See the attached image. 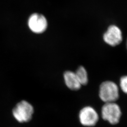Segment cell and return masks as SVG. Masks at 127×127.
Returning a JSON list of instances; mask_svg holds the SVG:
<instances>
[{"mask_svg": "<svg viewBox=\"0 0 127 127\" xmlns=\"http://www.w3.org/2000/svg\"><path fill=\"white\" fill-rule=\"evenodd\" d=\"M99 96L105 103L115 102L119 97L118 86L114 82H103L99 87Z\"/></svg>", "mask_w": 127, "mask_h": 127, "instance_id": "obj_1", "label": "cell"}, {"mask_svg": "<svg viewBox=\"0 0 127 127\" xmlns=\"http://www.w3.org/2000/svg\"><path fill=\"white\" fill-rule=\"evenodd\" d=\"M34 112L32 104L25 100L19 102L12 111L14 117L19 123H27L32 119Z\"/></svg>", "mask_w": 127, "mask_h": 127, "instance_id": "obj_2", "label": "cell"}, {"mask_svg": "<svg viewBox=\"0 0 127 127\" xmlns=\"http://www.w3.org/2000/svg\"><path fill=\"white\" fill-rule=\"evenodd\" d=\"M102 118L110 124L115 125L119 122L122 111L118 104L115 102L105 103L101 109Z\"/></svg>", "mask_w": 127, "mask_h": 127, "instance_id": "obj_3", "label": "cell"}, {"mask_svg": "<svg viewBox=\"0 0 127 127\" xmlns=\"http://www.w3.org/2000/svg\"><path fill=\"white\" fill-rule=\"evenodd\" d=\"M79 117L81 123L87 127L95 126L99 119L96 111L91 106L83 108L80 112Z\"/></svg>", "mask_w": 127, "mask_h": 127, "instance_id": "obj_4", "label": "cell"}, {"mask_svg": "<svg viewBox=\"0 0 127 127\" xmlns=\"http://www.w3.org/2000/svg\"><path fill=\"white\" fill-rule=\"evenodd\" d=\"M28 27L32 32L35 33H41L45 32L48 27L45 17L40 14H32L28 20Z\"/></svg>", "mask_w": 127, "mask_h": 127, "instance_id": "obj_5", "label": "cell"}, {"mask_svg": "<svg viewBox=\"0 0 127 127\" xmlns=\"http://www.w3.org/2000/svg\"><path fill=\"white\" fill-rule=\"evenodd\" d=\"M104 41L109 45L115 46L122 41V33L120 29L116 26H110L103 36Z\"/></svg>", "mask_w": 127, "mask_h": 127, "instance_id": "obj_6", "label": "cell"}, {"mask_svg": "<svg viewBox=\"0 0 127 127\" xmlns=\"http://www.w3.org/2000/svg\"><path fill=\"white\" fill-rule=\"evenodd\" d=\"M64 78L66 86L71 90L77 91L82 86L75 73L74 72L70 71L65 72L64 74Z\"/></svg>", "mask_w": 127, "mask_h": 127, "instance_id": "obj_7", "label": "cell"}, {"mask_svg": "<svg viewBox=\"0 0 127 127\" xmlns=\"http://www.w3.org/2000/svg\"><path fill=\"white\" fill-rule=\"evenodd\" d=\"M75 73L81 84L82 85H86L88 82V76L85 68L81 66L77 69Z\"/></svg>", "mask_w": 127, "mask_h": 127, "instance_id": "obj_8", "label": "cell"}, {"mask_svg": "<svg viewBox=\"0 0 127 127\" xmlns=\"http://www.w3.org/2000/svg\"><path fill=\"white\" fill-rule=\"evenodd\" d=\"M120 86L123 92L127 94V76H124L121 78L120 82Z\"/></svg>", "mask_w": 127, "mask_h": 127, "instance_id": "obj_9", "label": "cell"}]
</instances>
